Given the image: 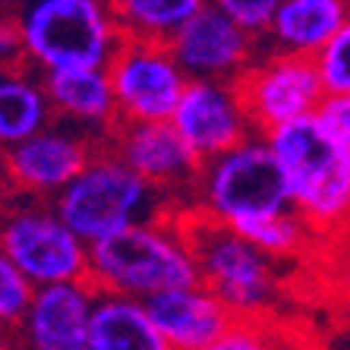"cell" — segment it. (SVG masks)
I'll return each mask as SVG.
<instances>
[{
    "mask_svg": "<svg viewBox=\"0 0 350 350\" xmlns=\"http://www.w3.org/2000/svg\"><path fill=\"white\" fill-rule=\"evenodd\" d=\"M89 281L98 291L136 300L199 281V265L180 215L139 221L89 243Z\"/></svg>",
    "mask_w": 350,
    "mask_h": 350,
    "instance_id": "cell-1",
    "label": "cell"
},
{
    "mask_svg": "<svg viewBox=\"0 0 350 350\" xmlns=\"http://www.w3.org/2000/svg\"><path fill=\"white\" fill-rule=\"evenodd\" d=\"M265 142L281 167L291 205L316 228V234L347 228L350 152L325 130L319 114L269 130Z\"/></svg>",
    "mask_w": 350,
    "mask_h": 350,
    "instance_id": "cell-2",
    "label": "cell"
},
{
    "mask_svg": "<svg viewBox=\"0 0 350 350\" xmlns=\"http://www.w3.org/2000/svg\"><path fill=\"white\" fill-rule=\"evenodd\" d=\"M51 205L85 243H95L139 221L177 215L171 208V196L139 177L105 142L89 158V164L51 199Z\"/></svg>",
    "mask_w": 350,
    "mask_h": 350,
    "instance_id": "cell-3",
    "label": "cell"
},
{
    "mask_svg": "<svg viewBox=\"0 0 350 350\" xmlns=\"http://www.w3.org/2000/svg\"><path fill=\"white\" fill-rule=\"evenodd\" d=\"M16 25L35 73L107 66L126 38L111 0H19Z\"/></svg>",
    "mask_w": 350,
    "mask_h": 350,
    "instance_id": "cell-4",
    "label": "cell"
},
{
    "mask_svg": "<svg viewBox=\"0 0 350 350\" xmlns=\"http://www.w3.org/2000/svg\"><path fill=\"white\" fill-rule=\"evenodd\" d=\"M284 208H293L291 196L262 133L212 161H202L187 199V212L221 221L240 234Z\"/></svg>",
    "mask_w": 350,
    "mask_h": 350,
    "instance_id": "cell-5",
    "label": "cell"
},
{
    "mask_svg": "<svg viewBox=\"0 0 350 350\" xmlns=\"http://www.w3.org/2000/svg\"><path fill=\"white\" fill-rule=\"evenodd\" d=\"M180 224L189 237L199 281L212 287L237 319L271 316L281 291L275 256L256 246L240 230L196 212H180Z\"/></svg>",
    "mask_w": 350,
    "mask_h": 350,
    "instance_id": "cell-6",
    "label": "cell"
},
{
    "mask_svg": "<svg viewBox=\"0 0 350 350\" xmlns=\"http://www.w3.org/2000/svg\"><path fill=\"white\" fill-rule=\"evenodd\" d=\"M0 250L32 287L89 281V243L57 215L54 205H23L0 221Z\"/></svg>",
    "mask_w": 350,
    "mask_h": 350,
    "instance_id": "cell-7",
    "label": "cell"
},
{
    "mask_svg": "<svg viewBox=\"0 0 350 350\" xmlns=\"http://www.w3.org/2000/svg\"><path fill=\"white\" fill-rule=\"evenodd\" d=\"M237 85L250 111V120L262 136L300 117L319 114L328 95L312 57L269 48H262V54L237 79Z\"/></svg>",
    "mask_w": 350,
    "mask_h": 350,
    "instance_id": "cell-8",
    "label": "cell"
},
{
    "mask_svg": "<svg viewBox=\"0 0 350 350\" xmlns=\"http://www.w3.org/2000/svg\"><path fill=\"white\" fill-rule=\"evenodd\" d=\"M107 73L120 120H171L189 82L171 44L148 38H123Z\"/></svg>",
    "mask_w": 350,
    "mask_h": 350,
    "instance_id": "cell-9",
    "label": "cell"
},
{
    "mask_svg": "<svg viewBox=\"0 0 350 350\" xmlns=\"http://www.w3.org/2000/svg\"><path fill=\"white\" fill-rule=\"evenodd\" d=\"M105 146L139 177L164 189L180 205V212H187L189 189L202 161L189 152L171 120H120Z\"/></svg>",
    "mask_w": 350,
    "mask_h": 350,
    "instance_id": "cell-10",
    "label": "cell"
},
{
    "mask_svg": "<svg viewBox=\"0 0 350 350\" xmlns=\"http://www.w3.org/2000/svg\"><path fill=\"white\" fill-rule=\"evenodd\" d=\"M171 123L199 161H212L256 136L240 85L224 79H189Z\"/></svg>",
    "mask_w": 350,
    "mask_h": 350,
    "instance_id": "cell-11",
    "label": "cell"
},
{
    "mask_svg": "<svg viewBox=\"0 0 350 350\" xmlns=\"http://www.w3.org/2000/svg\"><path fill=\"white\" fill-rule=\"evenodd\" d=\"M167 44L189 79L237 82L262 54L259 35L243 29L212 3H205Z\"/></svg>",
    "mask_w": 350,
    "mask_h": 350,
    "instance_id": "cell-12",
    "label": "cell"
},
{
    "mask_svg": "<svg viewBox=\"0 0 350 350\" xmlns=\"http://www.w3.org/2000/svg\"><path fill=\"white\" fill-rule=\"evenodd\" d=\"M98 146H101V139L89 136L79 126L48 123L44 130L3 152L10 187L23 189L35 199H54L89 164Z\"/></svg>",
    "mask_w": 350,
    "mask_h": 350,
    "instance_id": "cell-13",
    "label": "cell"
},
{
    "mask_svg": "<svg viewBox=\"0 0 350 350\" xmlns=\"http://www.w3.org/2000/svg\"><path fill=\"white\" fill-rule=\"evenodd\" d=\"M98 287L92 281L35 287L29 310L19 319V341L25 350H89L92 312Z\"/></svg>",
    "mask_w": 350,
    "mask_h": 350,
    "instance_id": "cell-14",
    "label": "cell"
},
{
    "mask_svg": "<svg viewBox=\"0 0 350 350\" xmlns=\"http://www.w3.org/2000/svg\"><path fill=\"white\" fill-rule=\"evenodd\" d=\"M146 306L174 350H205L237 319L228 303L202 281L155 293L146 300Z\"/></svg>",
    "mask_w": 350,
    "mask_h": 350,
    "instance_id": "cell-15",
    "label": "cell"
},
{
    "mask_svg": "<svg viewBox=\"0 0 350 350\" xmlns=\"http://www.w3.org/2000/svg\"><path fill=\"white\" fill-rule=\"evenodd\" d=\"M41 82L48 89L54 117L85 130L89 136L107 142L120 123L117 95L111 85L107 66H76V70H51L41 73Z\"/></svg>",
    "mask_w": 350,
    "mask_h": 350,
    "instance_id": "cell-16",
    "label": "cell"
},
{
    "mask_svg": "<svg viewBox=\"0 0 350 350\" xmlns=\"http://www.w3.org/2000/svg\"><path fill=\"white\" fill-rule=\"evenodd\" d=\"M347 16L350 0H281L262 35V48L316 57Z\"/></svg>",
    "mask_w": 350,
    "mask_h": 350,
    "instance_id": "cell-17",
    "label": "cell"
},
{
    "mask_svg": "<svg viewBox=\"0 0 350 350\" xmlns=\"http://www.w3.org/2000/svg\"><path fill=\"white\" fill-rule=\"evenodd\" d=\"M89 350H174L146 300L98 291L92 312Z\"/></svg>",
    "mask_w": 350,
    "mask_h": 350,
    "instance_id": "cell-18",
    "label": "cell"
},
{
    "mask_svg": "<svg viewBox=\"0 0 350 350\" xmlns=\"http://www.w3.org/2000/svg\"><path fill=\"white\" fill-rule=\"evenodd\" d=\"M54 123L48 89L41 82V73L32 70H0V148L7 152L23 139L35 136Z\"/></svg>",
    "mask_w": 350,
    "mask_h": 350,
    "instance_id": "cell-19",
    "label": "cell"
},
{
    "mask_svg": "<svg viewBox=\"0 0 350 350\" xmlns=\"http://www.w3.org/2000/svg\"><path fill=\"white\" fill-rule=\"evenodd\" d=\"M208 0H111L126 38L171 41Z\"/></svg>",
    "mask_w": 350,
    "mask_h": 350,
    "instance_id": "cell-20",
    "label": "cell"
},
{
    "mask_svg": "<svg viewBox=\"0 0 350 350\" xmlns=\"http://www.w3.org/2000/svg\"><path fill=\"white\" fill-rule=\"evenodd\" d=\"M243 237H250L256 246H262L275 259H293V256L306 253V246L316 240V228L303 218L297 208H284L278 215L256 221L253 228H246Z\"/></svg>",
    "mask_w": 350,
    "mask_h": 350,
    "instance_id": "cell-21",
    "label": "cell"
},
{
    "mask_svg": "<svg viewBox=\"0 0 350 350\" xmlns=\"http://www.w3.org/2000/svg\"><path fill=\"white\" fill-rule=\"evenodd\" d=\"M205 350H300V341L287 328L275 325L271 316L234 319L221 338H215Z\"/></svg>",
    "mask_w": 350,
    "mask_h": 350,
    "instance_id": "cell-22",
    "label": "cell"
},
{
    "mask_svg": "<svg viewBox=\"0 0 350 350\" xmlns=\"http://www.w3.org/2000/svg\"><path fill=\"white\" fill-rule=\"evenodd\" d=\"M312 60L328 95H350V16Z\"/></svg>",
    "mask_w": 350,
    "mask_h": 350,
    "instance_id": "cell-23",
    "label": "cell"
},
{
    "mask_svg": "<svg viewBox=\"0 0 350 350\" xmlns=\"http://www.w3.org/2000/svg\"><path fill=\"white\" fill-rule=\"evenodd\" d=\"M32 281L23 275V271L13 265L3 250H0V325H19L23 312L29 310V300H32Z\"/></svg>",
    "mask_w": 350,
    "mask_h": 350,
    "instance_id": "cell-24",
    "label": "cell"
},
{
    "mask_svg": "<svg viewBox=\"0 0 350 350\" xmlns=\"http://www.w3.org/2000/svg\"><path fill=\"white\" fill-rule=\"evenodd\" d=\"M212 7H218L221 13H228L230 19L250 29L253 35H265L271 25V16H275V10L281 0H208Z\"/></svg>",
    "mask_w": 350,
    "mask_h": 350,
    "instance_id": "cell-25",
    "label": "cell"
},
{
    "mask_svg": "<svg viewBox=\"0 0 350 350\" xmlns=\"http://www.w3.org/2000/svg\"><path fill=\"white\" fill-rule=\"evenodd\" d=\"M319 120L350 152V95H325L319 107Z\"/></svg>",
    "mask_w": 350,
    "mask_h": 350,
    "instance_id": "cell-26",
    "label": "cell"
},
{
    "mask_svg": "<svg viewBox=\"0 0 350 350\" xmlns=\"http://www.w3.org/2000/svg\"><path fill=\"white\" fill-rule=\"evenodd\" d=\"M23 64H25V48L16 16H0V70H16Z\"/></svg>",
    "mask_w": 350,
    "mask_h": 350,
    "instance_id": "cell-27",
    "label": "cell"
},
{
    "mask_svg": "<svg viewBox=\"0 0 350 350\" xmlns=\"http://www.w3.org/2000/svg\"><path fill=\"white\" fill-rule=\"evenodd\" d=\"M7 183H10V174H7V161H3V155H0V193L7 189Z\"/></svg>",
    "mask_w": 350,
    "mask_h": 350,
    "instance_id": "cell-28",
    "label": "cell"
},
{
    "mask_svg": "<svg viewBox=\"0 0 350 350\" xmlns=\"http://www.w3.org/2000/svg\"><path fill=\"white\" fill-rule=\"evenodd\" d=\"M0 350H10V334L3 325H0Z\"/></svg>",
    "mask_w": 350,
    "mask_h": 350,
    "instance_id": "cell-29",
    "label": "cell"
}]
</instances>
